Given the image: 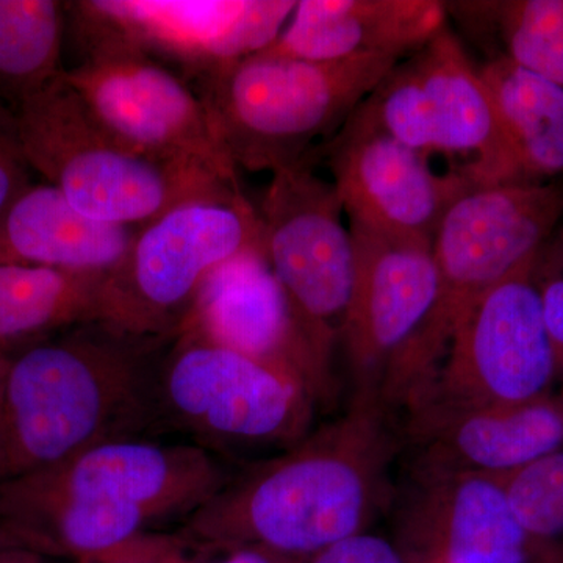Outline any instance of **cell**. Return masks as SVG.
Returning a JSON list of instances; mask_svg holds the SVG:
<instances>
[{"instance_id": "obj_1", "label": "cell", "mask_w": 563, "mask_h": 563, "mask_svg": "<svg viewBox=\"0 0 563 563\" xmlns=\"http://www.w3.org/2000/svg\"><path fill=\"white\" fill-rule=\"evenodd\" d=\"M377 385L339 420L229 479L179 532L202 550L263 548L306 562L363 532L379 506L395 440Z\"/></svg>"}, {"instance_id": "obj_2", "label": "cell", "mask_w": 563, "mask_h": 563, "mask_svg": "<svg viewBox=\"0 0 563 563\" xmlns=\"http://www.w3.org/2000/svg\"><path fill=\"white\" fill-rule=\"evenodd\" d=\"M162 344L90 322L9 352L0 376V481L136 439L158 420Z\"/></svg>"}, {"instance_id": "obj_3", "label": "cell", "mask_w": 563, "mask_h": 563, "mask_svg": "<svg viewBox=\"0 0 563 563\" xmlns=\"http://www.w3.org/2000/svg\"><path fill=\"white\" fill-rule=\"evenodd\" d=\"M563 222V180L470 185L433 235L439 290L413 339L380 383L385 401H409L431 383L455 325L477 299L536 263Z\"/></svg>"}, {"instance_id": "obj_4", "label": "cell", "mask_w": 563, "mask_h": 563, "mask_svg": "<svg viewBox=\"0 0 563 563\" xmlns=\"http://www.w3.org/2000/svg\"><path fill=\"white\" fill-rule=\"evenodd\" d=\"M10 111L31 169L92 220L141 228L185 203L244 198L209 173L155 161L122 143L63 74Z\"/></svg>"}, {"instance_id": "obj_5", "label": "cell", "mask_w": 563, "mask_h": 563, "mask_svg": "<svg viewBox=\"0 0 563 563\" xmlns=\"http://www.w3.org/2000/svg\"><path fill=\"white\" fill-rule=\"evenodd\" d=\"M398 62H309L263 49L198 80V92L236 168L276 173L331 140Z\"/></svg>"}, {"instance_id": "obj_6", "label": "cell", "mask_w": 563, "mask_h": 563, "mask_svg": "<svg viewBox=\"0 0 563 563\" xmlns=\"http://www.w3.org/2000/svg\"><path fill=\"white\" fill-rule=\"evenodd\" d=\"M257 247L261 214L246 196L177 207L136 229L128 254L106 274L98 322L169 342L214 269Z\"/></svg>"}, {"instance_id": "obj_7", "label": "cell", "mask_w": 563, "mask_h": 563, "mask_svg": "<svg viewBox=\"0 0 563 563\" xmlns=\"http://www.w3.org/2000/svg\"><path fill=\"white\" fill-rule=\"evenodd\" d=\"M158 363V420L210 451L285 444L309 433L313 393L290 374L196 336L174 335Z\"/></svg>"}, {"instance_id": "obj_8", "label": "cell", "mask_w": 563, "mask_h": 563, "mask_svg": "<svg viewBox=\"0 0 563 563\" xmlns=\"http://www.w3.org/2000/svg\"><path fill=\"white\" fill-rule=\"evenodd\" d=\"M350 120L428 157L463 158L454 169L472 185L501 184V144L490 95L450 27L396 63Z\"/></svg>"}, {"instance_id": "obj_9", "label": "cell", "mask_w": 563, "mask_h": 563, "mask_svg": "<svg viewBox=\"0 0 563 563\" xmlns=\"http://www.w3.org/2000/svg\"><path fill=\"white\" fill-rule=\"evenodd\" d=\"M258 214L269 266L318 368L332 384L333 350L354 280V243L335 187L307 157L273 173Z\"/></svg>"}, {"instance_id": "obj_10", "label": "cell", "mask_w": 563, "mask_h": 563, "mask_svg": "<svg viewBox=\"0 0 563 563\" xmlns=\"http://www.w3.org/2000/svg\"><path fill=\"white\" fill-rule=\"evenodd\" d=\"M79 47L84 58L63 77L117 139L155 161L201 169L242 190L206 102L184 77L121 44L87 41Z\"/></svg>"}, {"instance_id": "obj_11", "label": "cell", "mask_w": 563, "mask_h": 563, "mask_svg": "<svg viewBox=\"0 0 563 563\" xmlns=\"http://www.w3.org/2000/svg\"><path fill=\"white\" fill-rule=\"evenodd\" d=\"M533 265L493 287L463 314L435 376L412 402L415 412L520 406L550 396L558 361Z\"/></svg>"}, {"instance_id": "obj_12", "label": "cell", "mask_w": 563, "mask_h": 563, "mask_svg": "<svg viewBox=\"0 0 563 563\" xmlns=\"http://www.w3.org/2000/svg\"><path fill=\"white\" fill-rule=\"evenodd\" d=\"M295 0H80L66 2L77 44L109 41L201 80L272 46Z\"/></svg>"}, {"instance_id": "obj_13", "label": "cell", "mask_w": 563, "mask_h": 563, "mask_svg": "<svg viewBox=\"0 0 563 563\" xmlns=\"http://www.w3.org/2000/svg\"><path fill=\"white\" fill-rule=\"evenodd\" d=\"M325 144L344 217L380 235L432 243L451 203L472 185L457 169L437 173L428 155L351 120Z\"/></svg>"}, {"instance_id": "obj_14", "label": "cell", "mask_w": 563, "mask_h": 563, "mask_svg": "<svg viewBox=\"0 0 563 563\" xmlns=\"http://www.w3.org/2000/svg\"><path fill=\"white\" fill-rule=\"evenodd\" d=\"M20 477L43 490L139 510L154 523L190 517L231 479L214 454L198 444L140 439L96 444Z\"/></svg>"}, {"instance_id": "obj_15", "label": "cell", "mask_w": 563, "mask_h": 563, "mask_svg": "<svg viewBox=\"0 0 563 563\" xmlns=\"http://www.w3.org/2000/svg\"><path fill=\"white\" fill-rule=\"evenodd\" d=\"M354 280L342 335L361 385L380 387L396 355L431 312L439 290L432 243L350 225Z\"/></svg>"}, {"instance_id": "obj_16", "label": "cell", "mask_w": 563, "mask_h": 563, "mask_svg": "<svg viewBox=\"0 0 563 563\" xmlns=\"http://www.w3.org/2000/svg\"><path fill=\"white\" fill-rule=\"evenodd\" d=\"M179 333L290 374L317 402L331 398L332 384L318 368L263 247L214 269L174 335Z\"/></svg>"}, {"instance_id": "obj_17", "label": "cell", "mask_w": 563, "mask_h": 563, "mask_svg": "<svg viewBox=\"0 0 563 563\" xmlns=\"http://www.w3.org/2000/svg\"><path fill=\"white\" fill-rule=\"evenodd\" d=\"M440 0H301L266 51L309 62L402 60L448 27Z\"/></svg>"}, {"instance_id": "obj_18", "label": "cell", "mask_w": 563, "mask_h": 563, "mask_svg": "<svg viewBox=\"0 0 563 563\" xmlns=\"http://www.w3.org/2000/svg\"><path fill=\"white\" fill-rule=\"evenodd\" d=\"M415 426L428 440L426 477L509 473L563 446V410L551 396L520 406L417 413Z\"/></svg>"}, {"instance_id": "obj_19", "label": "cell", "mask_w": 563, "mask_h": 563, "mask_svg": "<svg viewBox=\"0 0 563 563\" xmlns=\"http://www.w3.org/2000/svg\"><path fill=\"white\" fill-rule=\"evenodd\" d=\"M131 225L92 220L49 184H31L0 213V263L107 274L135 239Z\"/></svg>"}, {"instance_id": "obj_20", "label": "cell", "mask_w": 563, "mask_h": 563, "mask_svg": "<svg viewBox=\"0 0 563 563\" xmlns=\"http://www.w3.org/2000/svg\"><path fill=\"white\" fill-rule=\"evenodd\" d=\"M154 521L129 507L0 481V537L16 550L73 562L150 532Z\"/></svg>"}, {"instance_id": "obj_21", "label": "cell", "mask_w": 563, "mask_h": 563, "mask_svg": "<svg viewBox=\"0 0 563 563\" xmlns=\"http://www.w3.org/2000/svg\"><path fill=\"white\" fill-rule=\"evenodd\" d=\"M431 492V563H528L540 547L510 509L495 474L455 473L428 477Z\"/></svg>"}, {"instance_id": "obj_22", "label": "cell", "mask_w": 563, "mask_h": 563, "mask_svg": "<svg viewBox=\"0 0 563 563\" xmlns=\"http://www.w3.org/2000/svg\"><path fill=\"white\" fill-rule=\"evenodd\" d=\"M490 95L501 184L563 180V88L503 57L479 66Z\"/></svg>"}, {"instance_id": "obj_23", "label": "cell", "mask_w": 563, "mask_h": 563, "mask_svg": "<svg viewBox=\"0 0 563 563\" xmlns=\"http://www.w3.org/2000/svg\"><path fill=\"white\" fill-rule=\"evenodd\" d=\"M106 274L0 263V347L13 352L98 322Z\"/></svg>"}, {"instance_id": "obj_24", "label": "cell", "mask_w": 563, "mask_h": 563, "mask_svg": "<svg viewBox=\"0 0 563 563\" xmlns=\"http://www.w3.org/2000/svg\"><path fill=\"white\" fill-rule=\"evenodd\" d=\"M66 2L0 0V106L16 109L62 76Z\"/></svg>"}, {"instance_id": "obj_25", "label": "cell", "mask_w": 563, "mask_h": 563, "mask_svg": "<svg viewBox=\"0 0 563 563\" xmlns=\"http://www.w3.org/2000/svg\"><path fill=\"white\" fill-rule=\"evenodd\" d=\"M446 9L474 36L498 41L495 57L563 88V0H470Z\"/></svg>"}, {"instance_id": "obj_26", "label": "cell", "mask_w": 563, "mask_h": 563, "mask_svg": "<svg viewBox=\"0 0 563 563\" xmlns=\"http://www.w3.org/2000/svg\"><path fill=\"white\" fill-rule=\"evenodd\" d=\"M495 476L518 523L533 543H553L562 536L563 450Z\"/></svg>"}, {"instance_id": "obj_27", "label": "cell", "mask_w": 563, "mask_h": 563, "mask_svg": "<svg viewBox=\"0 0 563 563\" xmlns=\"http://www.w3.org/2000/svg\"><path fill=\"white\" fill-rule=\"evenodd\" d=\"M544 322L553 342L559 374L563 373V222L533 265Z\"/></svg>"}, {"instance_id": "obj_28", "label": "cell", "mask_w": 563, "mask_h": 563, "mask_svg": "<svg viewBox=\"0 0 563 563\" xmlns=\"http://www.w3.org/2000/svg\"><path fill=\"white\" fill-rule=\"evenodd\" d=\"M31 172L14 133L11 111L0 106V213L32 184Z\"/></svg>"}, {"instance_id": "obj_29", "label": "cell", "mask_w": 563, "mask_h": 563, "mask_svg": "<svg viewBox=\"0 0 563 563\" xmlns=\"http://www.w3.org/2000/svg\"><path fill=\"white\" fill-rule=\"evenodd\" d=\"M303 563H406L401 553L380 537L355 533L324 548Z\"/></svg>"}, {"instance_id": "obj_30", "label": "cell", "mask_w": 563, "mask_h": 563, "mask_svg": "<svg viewBox=\"0 0 563 563\" xmlns=\"http://www.w3.org/2000/svg\"><path fill=\"white\" fill-rule=\"evenodd\" d=\"M221 559H206L196 555V550L179 533L166 536L165 561L166 563H303L296 559L285 558L263 548H235V550L222 551Z\"/></svg>"}, {"instance_id": "obj_31", "label": "cell", "mask_w": 563, "mask_h": 563, "mask_svg": "<svg viewBox=\"0 0 563 563\" xmlns=\"http://www.w3.org/2000/svg\"><path fill=\"white\" fill-rule=\"evenodd\" d=\"M166 533H141L135 539L74 563H166Z\"/></svg>"}, {"instance_id": "obj_32", "label": "cell", "mask_w": 563, "mask_h": 563, "mask_svg": "<svg viewBox=\"0 0 563 563\" xmlns=\"http://www.w3.org/2000/svg\"><path fill=\"white\" fill-rule=\"evenodd\" d=\"M528 563H563V543L540 544Z\"/></svg>"}, {"instance_id": "obj_33", "label": "cell", "mask_w": 563, "mask_h": 563, "mask_svg": "<svg viewBox=\"0 0 563 563\" xmlns=\"http://www.w3.org/2000/svg\"><path fill=\"white\" fill-rule=\"evenodd\" d=\"M0 563H47L46 559L22 550H0Z\"/></svg>"}, {"instance_id": "obj_34", "label": "cell", "mask_w": 563, "mask_h": 563, "mask_svg": "<svg viewBox=\"0 0 563 563\" xmlns=\"http://www.w3.org/2000/svg\"><path fill=\"white\" fill-rule=\"evenodd\" d=\"M7 358H9V354L0 347V376H2L3 368H5Z\"/></svg>"}, {"instance_id": "obj_35", "label": "cell", "mask_w": 563, "mask_h": 563, "mask_svg": "<svg viewBox=\"0 0 563 563\" xmlns=\"http://www.w3.org/2000/svg\"><path fill=\"white\" fill-rule=\"evenodd\" d=\"M0 550H16V548H11L10 544L0 537Z\"/></svg>"}, {"instance_id": "obj_36", "label": "cell", "mask_w": 563, "mask_h": 563, "mask_svg": "<svg viewBox=\"0 0 563 563\" xmlns=\"http://www.w3.org/2000/svg\"><path fill=\"white\" fill-rule=\"evenodd\" d=\"M559 404H561L562 410H563V391L562 395L558 398Z\"/></svg>"}]
</instances>
